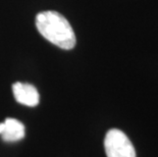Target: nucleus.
I'll list each match as a JSON object with an SVG mask.
<instances>
[{"label": "nucleus", "instance_id": "2", "mask_svg": "<svg viewBox=\"0 0 158 157\" xmlns=\"http://www.w3.org/2000/svg\"><path fill=\"white\" fill-rule=\"evenodd\" d=\"M107 157H136L135 148L123 132L117 129L109 130L104 140Z\"/></svg>", "mask_w": 158, "mask_h": 157}, {"label": "nucleus", "instance_id": "4", "mask_svg": "<svg viewBox=\"0 0 158 157\" xmlns=\"http://www.w3.org/2000/svg\"><path fill=\"white\" fill-rule=\"evenodd\" d=\"M0 136L5 142H16L25 137V126L15 118L0 122Z\"/></svg>", "mask_w": 158, "mask_h": 157}, {"label": "nucleus", "instance_id": "3", "mask_svg": "<svg viewBox=\"0 0 158 157\" xmlns=\"http://www.w3.org/2000/svg\"><path fill=\"white\" fill-rule=\"evenodd\" d=\"M12 92L15 100L23 105L33 106L38 105L40 96L37 89L31 84L27 83H15L12 85Z\"/></svg>", "mask_w": 158, "mask_h": 157}, {"label": "nucleus", "instance_id": "1", "mask_svg": "<svg viewBox=\"0 0 158 157\" xmlns=\"http://www.w3.org/2000/svg\"><path fill=\"white\" fill-rule=\"evenodd\" d=\"M36 27L46 40L69 50L76 46L75 32L64 16L56 11H43L36 16Z\"/></svg>", "mask_w": 158, "mask_h": 157}]
</instances>
